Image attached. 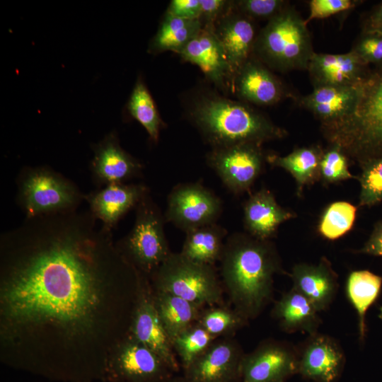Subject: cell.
I'll return each instance as SVG.
<instances>
[{
  "instance_id": "45",
  "label": "cell",
  "mask_w": 382,
  "mask_h": 382,
  "mask_svg": "<svg viewBox=\"0 0 382 382\" xmlns=\"http://www.w3.org/2000/svg\"><path fill=\"white\" fill-rule=\"evenodd\" d=\"M378 316H379V318H380L381 319H382V307H381V308H380V314H379Z\"/></svg>"
},
{
  "instance_id": "12",
  "label": "cell",
  "mask_w": 382,
  "mask_h": 382,
  "mask_svg": "<svg viewBox=\"0 0 382 382\" xmlns=\"http://www.w3.org/2000/svg\"><path fill=\"white\" fill-rule=\"evenodd\" d=\"M298 349L286 342L268 340L245 354L239 382H284L298 372Z\"/></svg>"
},
{
  "instance_id": "36",
  "label": "cell",
  "mask_w": 382,
  "mask_h": 382,
  "mask_svg": "<svg viewBox=\"0 0 382 382\" xmlns=\"http://www.w3.org/2000/svg\"><path fill=\"white\" fill-rule=\"evenodd\" d=\"M320 175L325 185L354 178L348 170V157L340 147L335 145H330L328 149L323 150Z\"/></svg>"
},
{
  "instance_id": "30",
  "label": "cell",
  "mask_w": 382,
  "mask_h": 382,
  "mask_svg": "<svg viewBox=\"0 0 382 382\" xmlns=\"http://www.w3.org/2000/svg\"><path fill=\"white\" fill-rule=\"evenodd\" d=\"M382 285V277L368 270L352 272L347 282V296L357 311L360 338L365 334V315L377 299Z\"/></svg>"
},
{
  "instance_id": "5",
  "label": "cell",
  "mask_w": 382,
  "mask_h": 382,
  "mask_svg": "<svg viewBox=\"0 0 382 382\" xmlns=\"http://www.w3.org/2000/svg\"><path fill=\"white\" fill-rule=\"evenodd\" d=\"M305 20L289 4L258 33L253 55L281 72L307 70L314 54Z\"/></svg>"
},
{
  "instance_id": "27",
  "label": "cell",
  "mask_w": 382,
  "mask_h": 382,
  "mask_svg": "<svg viewBox=\"0 0 382 382\" xmlns=\"http://www.w3.org/2000/svg\"><path fill=\"white\" fill-rule=\"evenodd\" d=\"M153 295L158 316L171 342L198 321L202 306L166 292L153 290Z\"/></svg>"
},
{
  "instance_id": "26",
  "label": "cell",
  "mask_w": 382,
  "mask_h": 382,
  "mask_svg": "<svg viewBox=\"0 0 382 382\" xmlns=\"http://www.w3.org/2000/svg\"><path fill=\"white\" fill-rule=\"evenodd\" d=\"M323 150L318 146L298 148L284 156L269 154L266 161L289 172L295 179L298 196L305 185L320 180V163Z\"/></svg>"
},
{
  "instance_id": "15",
  "label": "cell",
  "mask_w": 382,
  "mask_h": 382,
  "mask_svg": "<svg viewBox=\"0 0 382 382\" xmlns=\"http://www.w3.org/2000/svg\"><path fill=\"white\" fill-rule=\"evenodd\" d=\"M178 54L185 62L199 66L219 89L231 88L233 74L213 26L202 27Z\"/></svg>"
},
{
  "instance_id": "10",
  "label": "cell",
  "mask_w": 382,
  "mask_h": 382,
  "mask_svg": "<svg viewBox=\"0 0 382 382\" xmlns=\"http://www.w3.org/2000/svg\"><path fill=\"white\" fill-rule=\"evenodd\" d=\"M262 144L243 143L212 149L207 163L234 195L248 191L262 173L266 157Z\"/></svg>"
},
{
  "instance_id": "42",
  "label": "cell",
  "mask_w": 382,
  "mask_h": 382,
  "mask_svg": "<svg viewBox=\"0 0 382 382\" xmlns=\"http://www.w3.org/2000/svg\"><path fill=\"white\" fill-rule=\"evenodd\" d=\"M361 33L382 35V1L364 16L361 21Z\"/></svg>"
},
{
  "instance_id": "34",
  "label": "cell",
  "mask_w": 382,
  "mask_h": 382,
  "mask_svg": "<svg viewBox=\"0 0 382 382\" xmlns=\"http://www.w3.org/2000/svg\"><path fill=\"white\" fill-rule=\"evenodd\" d=\"M216 339L198 322L178 335L172 344L183 369H186Z\"/></svg>"
},
{
  "instance_id": "22",
  "label": "cell",
  "mask_w": 382,
  "mask_h": 382,
  "mask_svg": "<svg viewBox=\"0 0 382 382\" xmlns=\"http://www.w3.org/2000/svg\"><path fill=\"white\" fill-rule=\"evenodd\" d=\"M290 276L292 288L310 300L318 311L325 310L336 295L338 277L325 257L317 265H295Z\"/></svg>"
},
{
  "instance_id": "35",
  "label": "cell",
  "mask_w": 382,
  "mask_h": 382,
  "mask_svg": "<svg viewBox=\"0 0 382 382\" xmlns=\"http://www.w3.org/2000/svg\"><path fill=\"white\" fill-rule=\"evenodd\" d=\"M361 171L359 207H371L382 201V157L371 158L359 164Z\"/></svg>"
},
{
  "instance_id": "33",
  "label": "cell",
  "mask_w": 382,
  "mask_h": 382,
  "mask_svg": "<svg viewBox=\"0 0 382 382\" xmlns=\"http://www.w3.org/2000/svg\"><path fill=\"white\" fill-rule=\"evenodd\" d=\"M209 333L219 338L232 335L248 322L234 309L224 304L209 306L202 311L197 321Z\"/></svg>"
},
{
  "instance_id": "17",
  "label": "cell",
  "mask_w": 382,
  "mask_h": 382,
  "mask_svg": "<svg viewBox=\"0 0 382 382\" xmlns=\"http://www.w3.org/2000/svg\"><path fill=\"white\" fill-rule=\"evenodd\" d=\"M231 88L245 103L269 106L288 93L282 81L253 54L235 74Z\"/></svg>"
},
{
  "instance_id": "28",
  "label": "cell",
  "mask_w": 382,
  "mask_h": 382,
  "mask_svg": "<svg viewBox=\"0 0 382 382\" xmlns=\"http://www.w3.org/2000/svg\"><path fill=\"white\" fill-rule=\"evenodd\" d=\"M228 232L217 223L186 232L182 255L197 262L214 265L219 261Z\"/></svg>"
},
{
  "instance_id": "14",
  "label": "cell",
  "mask_w": 382,
  "mask_h": 382,
  "mask_svg": "<svg viewBox=\"0 0 382 382\" xmlns=\"http://www.w3.org/2000/svg\"><path fill=\"white\" fill-rule=\"evenodd\" d=\"M131 335L158 354L175 374L179 371L180 365L172 342L163 326L155 306L149 278L145 282L140 294Z\"/></svg>"
},
{
  "instance_id": "7",
  "label": "cell",
  "mask_w": 382,
  "mask_h": 382,
  "mask_svg": "<svg viewBox=\"0 0 382 382\" xmlns=\"http://www.w3.org/2000/svg\"><path fill=\"white\" fill-rule=\"evenodd\" d=\"M130 231L117 248L140 272L149 277L172 253L164 232V214L148 193L135 207Z\"/></svg>"
},
{
  "instance_id": "40",
  "label": "cell",
  "mask_w": 382,
  "mask_h": 382,
  "mask_svg": "<svg viewBox=\"0 0 382 382\" xmlns=\"http://www.w3.org/2000/svg\"><path fill=\"white\" fill-rule=\"evenodd\" d=\"M199 21L202 27L214 26V23L233 7V1L200 0Z\"/></svg>"
},
{
  "instance_id": "39",
  "label": "cell",
  "mask_w": 382,
  "mask_h": 382,
  "mask_svg": "<svg viewBox=\"0 0 382 382\" xmlns=\"http://www.w3.org/2000/svg\"><path fill=\"white\" fill-rule=\"evenodd\" d=\"M361 2L353 0H311L309 2L310 13L305 23L307 24L313 19L325 18L352 9Z\"/></svg>"
},
{
  "instance_id": "1",
  "label": "cell",
  "mask_w": 382,
  "mask_h": 382,
  "mask_svg": "<svg viewBox=\"0 0 382 382\" xmlns=\"http://www.w3.org/2000/svg\"><path fill=\"white\" fill-rule=\"evenodd\" d=\"M147 279L89 210L25 218L1 236V361L53 381H106Z\"/></svg>"
},
{
  "instance_id": "18",
  "label": "cell",
  "mask_w": 382,
  "mask_h": 382,
  "mask_svg": "<svg viewBox=\"0 0 382 382\" xmlns=\"http://www.w3.org/2000/svg\"><path fill=\"white\" fill-rule=\"evenodd\" d=\"M298 372L315 382H335L342 371L345 356L342 348L332 337L310 335L298 349Z\"/></svg>"
},
{
  "instance_id": "4",
  "label": "cell",
  "mask_w": 382,
  "mask_h": 382,
  "mask_svg": "<svg viewBox=\"0 0 382 382\" xmlns=\"http://www.w3.org/2000/svg\"><path fill=\"white\" fill-rule=\"evenodd\" d=\"M321 129L330 145L340 147L359 164L382 157V68L371 69L359 85L352 110L322 123Z\"/></svg>"
},
{
  "instance_id": "20",
  "label": "cell",
  "mask_w": 382,
  "mask_h": 382,
  "mask_svg": "<svg viewBox=\"0 0 382 382\" xmlns=\"http://www.w3.org/2000/svg\"><path fill=\"white\" fill-rule=\"evenodd\" d=\"M148 193L149 190L144 184L114 183L84 195L83 199L93 216L112 230Z\"/></svg>"
},
{
  "instance_id": "11",
  "label": "cell",
  "mask_w": 382,
  "mask_h": 382,
  "mask_svg": "<svg viewBox=\"0 0 382 382\" xmlns=\"http://www.w3.org/2000/svg\"><path fill=\"white\" fill-rule=\"evenodd\" d=\"M173 375L158 354L130 335L112 354L106 381L162 382Z\"/></svg>"
},
{
  "instance_id": "9",
  "label": "cell",
  "mask_w": 382,
  "mask_h": 382,
  "mask_svg": "<svg viewBox=\"0 0 382 382\" xmlns=\"http://www.w3.org/2000/svg\"><path fill=\"white\" fill-rule=\"evenodd\" d=\"M223 209L221 199L201 183H185L175 185L167 199L166 221L188 232L216 223Z\"/></svg>"
},
{
  "instance_id": "43",
  "label": "cell",
  "mask_w": 382,
  "mask_h": 382,
  "mask_svg": "<svg viewBox=\"0 0 382 382\" xmlns=\"http://www.w3.org/2000/svg\"><path fill=\"white\" fill-rule=\"evenodd\" d=\"M359 252L368 255L382 256V221L375 224L369 239Z\"/></svg>"
},
{
  "instance_id": "41",
  "label": "cell",
  "mask_w": 382,
  "mask_h": 382,
  "mask_svg": "<svg viewBox=\"0 0 382 382\" xmlns=\"http://www.w3.org/2000/svg\"><path fill=\"white\" fill-rule=\"evenodd\" d=\"M200 8V0H173L166 13L182 19L199 20Z\"/></svg>"
},
{
  "instance_id": "6",
  "label": "cell",
  "mask_w": 382,
  "mask_h": 382,
  "mask_svg": "<svg viewBox=\"0 0 382 382\" xmlns=\"http://www.w3.org/2000/svg\"><path fill=\"white\" fill-rule=\"evenodd\" d=\"M149 278L154 291L202 307L224 304V287L214 265L195 262L180 253H171Z\"/></svg>"
},
{
  "instance_id": "19",
  "label": "cell",
  "mask_w": 382,
  "mask_h": 382,
  "mask_svg": "<svg viewBox=\"0 0 382 382\" xmlns=\"http://www.w3.org/2000/svg\"><path fill=\"white\" fill-rule=\"evenodd\" d=\"M369 66L352 51L343 54L314 52L307 71L313 87L356 86L369 75Z\"/></svg>"
},
{
  "instance_id": "38",
  "label": "cell",
  "mask_w": 382,
  "mask_h": 382,
  "mask_svg": "<svg viewBox=\"0 0 382 382\" xmlns=\"http://www.w3.org/2000/svg\"><path fill=\"white\" fill-rule=\"evenodd\" d=\"M351 51L367 65L382 68V35L361 33Z\"/></svg>"
},
{
  "instance_id": "32",
  "label": "cell",
  "mask_w": 382,
  "mask_h": 382,
  "mask_svg": "<svg viewBox=\"0 0 382 382\" xmlns=\"http://www.w3.org/2000/svg\"><path fill=\"white\" fill-rule=\"evenodd\" d=\"M357 210V207L345 201L331 203L321 216L318 231L329 240L340 238L352 228Z\"/></svg>"
},
{
  "instance_id": "46",
  "label": "cell",
  "mask_w": 382,
  "mask_h": 382,
  "mask_svg": "<svg viewBox=\"0 0 382 382\" xmlns=\"http://www.w3.org/2000/svg\"><path fill=\"white\" fill-rule=\"evenodd\" d=\"M98 382H110V381H98Z\"/></svg>"
},
{
  "instance_id": "25",
  "label": "cell",
  "mask_w": 382,
  "mask_h": 382,
  "mask_svg": "<svg viewBox=\"0 0 382 382\" xmlns=\"http://www.w3.org/2000/svg\"><path fill=\"white\" fill-rule=\"evenodd\" d=\"M318 311L305 296L294 289L284 294L275 302L272 316L287 332H316L320 323Z\"/></svg>"
},
{
  "instance_id": "3",
  "label": "cell",
  "mask_w": 382,
  "mask_h": 382,
  "mask_svg": "<svg viewBox=\"0 0 382 382\" xmlns=\"http://www.w3.org/2000/svg\"><path fill=\"white\" fill-rule=\"evenodd\" d=\"M189 116L212 149L243 143H262L284 137L286 132L247 103L215 94L199 96Z\"/></svg>"
},
{
  "instance_id": "37",
  "label": "cell",
  "mask_w": 382,
  "mask_h": 382,
  "mask_svg": "<svg viewBox=\"0 0 382 382\" xmlns=\"http://www.w3.org/2000/svg\"><path fill=\"white\" fill-rule=\"evenodd\" d=\"M283 0H238L233 1V8L252 20H270L287 5Z\"/></svg>"
},
{
  "instance_id": "29",
  "label": "cell",
  "mask_w": 382,
  "mask_h": 382,
  "mask_svg": "<svg viewBox=\"0 0 382 382\" xmlns=\"http://www.w3.org/2000/svg\"><path fill=\"white\" fill-rule=\"evenodd\" d=\"M202 28L199 20L182 19L166 13L149 42V52L156 54L172 51L178 54Z\"/></svg>"
},
{
  "instance_id": "16",
  "label": "cell",
  "mask_w": 382,
  "mask_h": 382,
  "mask_svg": "<svg viewBox=\"0 0 382 382\" xmlns=\"http://www.w3.org/2000/svg\"><path fill=\"white\" fill-rule=\"evenodd\" d=\"M93 151L91 170L93 181L100 187L114 183H126L141 173V163L120 146L114 132L93 144Z\"/></svg>"
},
{
  "instance_id": "24",
  "label": "cell",
  "mask_w": 382,
  "mask_h": 382,
  "mask_svg": "<svg viewBox=\"0 0 382 382\" xmlns=\"http://www.w3.org/2000/svg\"><path fill=\"white\" fill-rule=\"evenodd\" d=\"M359 85L313 87L312 93L299 99V105L313 113L321 124L329 122L352 110L357 100Z\"/></svg>"
},
{
  "instance_id": "44",
  "label": "cell",
  "mask_w": 382,
  "mask_h": 382,
  "mask_svg": "<svg viewBox=\"0 0 382 382\" xmlns=\"http://www.w3.org/2000/svg\"><path fill=\"white\" fill-rule=\"evenodd\" d=\"M162 382H187L185 377L183 376L173 375L171 377L166 379Z\"/></svg>"
},
{
  "instance_id": "2",
  "label": "cell",
  "mask_w": 382,
  "mask_h": 382,
  "mask_svg": "<svg viewBox=\"0 0 382 382\" xmlns=\"http://www.w3.org/2000/svg\"><path fill=\"white\" fill-rule=\"evenodd\" d=\"M223 287L233 309L247 321L257 318L273 296L281 260L270 240L247 233L228 236L220 259Z\"/></svg>"
},
{
  "instance_id": "21",
  "label": "cell",
  "mask_w": 382,
  "mask_h": 382,
  "mask_svg": "<svg viewBox=\"0 0 382 382\" xmlns=\"http://www.w3.org/2000/svg\"><path fill=\"white\" fill-rule=\"evenodd\" d=\"M213 30L224 50L234 76L253 54L258 34L254 21L232 7L214 23Z\"/></svg>"
},
{
  "instance_id": "31",
  "label": "cell",
  "mask_w": 382,
  "mask_h": 382,
  "mask_svg": "<svg viewBox=\"0 0 382 382\" xmlns=\"http://www.w3.org/2000/svg\"><path fill=\"white\" fill-rule=\"evenodd\" d=\"M128 114L146 130L151 141L157 142L163 121L155 102L141 77H138L127 104Z\"/></svg>"
},
{
  "instance_id": "23",
  "label": "cell",
  "mask_w": 382,
  "mask_h": 382,
  "mask_svg": "<svg viewBox=\"0 0 382 382\" xmlns=\"http://www.w3.org/2000/svg\"><path fill=\"white\" fill-rule=\"evenodd\" d=\"M296 216L282 207L269 190L262 187L252 194L243 206L246 233L261 240L274 237L281 224Z\"/></svg>"
},
{
  "instance_id": "13",
  "label": "cell",
  "mask_w": 382,
  "mask_h": 382,
  "mask_svg": "<svg viewBox=\"0 0 382 382\" xmlns=\"http://www.w3.org/2000/svg\"><path fill=\"white\" fill-rule=\"evenodd\" d=\"M243 353L232 337L216 339L186 369L187 382H239Z\"/></svg>"
},
{
  "instance_id": "8",
  "label": "cell",
  "mask_w": 382,
  "mask_h": 382,
  "mask_svg": "<svg viewBox=\"0 0 382 382\" xmlns=\"http://www.w3.org/2000/svg\"><path fill=\"white\" fill-rule=\"evenodd\" d=\"M17 185V202L25 218L76 209L84 199L71 180L47 167L23 169Z\"/></svg>"
}]
</instances>
